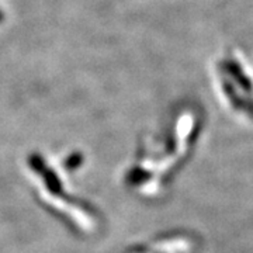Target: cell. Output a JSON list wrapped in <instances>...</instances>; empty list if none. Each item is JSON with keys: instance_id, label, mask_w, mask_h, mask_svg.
<instances>
[{"instance_id": "1", "label": "cell", "mask_w": 253, "mask_h": 253, "mask_svg": "<svg viewBox=\"0 0 253 253\" xmlns=\"http://www.w3.org/2000/svg\"><path fill=\"white\" fill-rule=\"evenodd\" d=\"M224 65H225L226 72L229 73V76H231V78H234V79L238 82V84H239L245 91L252 93L253 90L252 82L249 81V78H246V76H245L244 71H242V68L239 66V63H236L235 61H226Z\"/></svg>"}]
</instances>
